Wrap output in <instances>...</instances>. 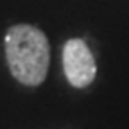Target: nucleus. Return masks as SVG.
<instances>
[{"label":"nucleus","instance_id":"obj_1","mask_svg":"<svg viewBox=\"0 0 129 129\" xmlns=\"http://www.w3.org/2000/svg\"><path fill=\"white\" fill-rule=\"evenodd\" d=\"M6 59L13 77L25 86H40L50 64V45L45 32L34 25L18 23L7 29Z\"/></svg>","mask_w":129,"mask_h":129},{"label":"nucleus","instance_id":"obj_2","mask_svg":"<svg viewBox=\"0 0 129 129\" xmlns=\"http://www.w3.org/2000/svg\"><path fill=\"white\" fill-rule=\"evenodd\" d=\"M63 72L74 88H86L93 83L97 64L84 40L72 38L63 45Z\"/></svg>","mask_w":129,"mask_h":129}]
</instances>
